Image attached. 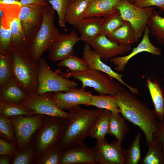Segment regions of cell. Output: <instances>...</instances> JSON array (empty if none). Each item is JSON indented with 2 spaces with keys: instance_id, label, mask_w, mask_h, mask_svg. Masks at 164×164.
<instances>
[{
  "instance_id": "obj_38",
  "label": "cell",
  "mask_w": 164,
  "mask_h": 164,
  "mask_svg": "<svg viewBox=\"0 0 164 164\" xmlns=\"http://www.w3.org/2000/svg\"><path fill=\"white\" fill-rule=\"evenodd\" d=\"M11 32L10 29H5L0 25V53H9L11 49Z\"/></svg>"
},
{
  "instance_id": "obj_35",
  "label": "cell",
  "mask_w": 164,
  "mask_h": 164,
  "mask_svg": "<svg viewBox=\"0 0 164 164\" xmlns=\"http://www.w3.org/2000/svg\"><path fill=\"white\" fill-rule=\"evenodd\" d=\"M9 53H0V87L7 83L13 77Z\"/></svg>"
},
{
  "instance_id": "obj_8",
  "label": "cell",
  "mask_w": 164,
  "mask_h": 164,
  "mask_svg": "<svg viewBox=\"0 0 164 164\" xmlns=\"http://www.w3.org/2000/svg\"><path fill=\"white\" fill-rule=\"evenodd\" d=\"M115 9L119 11L123 19L132 25L138 41L144 32L148 20L155 8H140L128 0H120Z\"/></svg>"
},
{
  "instance_id": "obj_4",
  "label": "cell",
  "mask_w": 164,
  "mask_h": 164,
  "mask_svg": "<svg viewBox=\"0 0 164 164\" xmlns=\"http://www.w3.org/2000/svg\"><path fill=\"white\" fill-rule=\"evenodd\" d=\"M55 10L49 4L46 6L42 25L27 46L29 56L33 60L38 61L49 51L61 33L54 23Z\"/></svg>"
},
{
  "instance_id": "obj_7",
  "label": "cell",
  "mask_w": 164,
  "mask_h": 164,
  "mask_svg": "<svg viewBox=\"0 0 164 164\" xmlns=\"http://www.w3.org/2000/svg\"><path fill=\"white\" fill-rule=\"evenodd\" d=\"M38 61L39 72L37 94L67 92L77 87L78 84L76 81L63 77L56 70L53 71L47 63L41 57Z\"/></svg>"
},
{
  "instance_id": "obj_45",
  "label": "cell",
  "mask_w": 164,
  "mask_h": 164,
  "mask_svg": "<svg viewBox=\"0 0 164 164\" xmlns=\"http://www.w3.org/2000/svg\"><path fill=\"white\" fill-rule=\"evenodd\" d=\"M0 4H18L21 5L19 0H0Z\"/></svg>"
},
{
  "instance_id": "obj_32",
  "label": "cell",
  "mask_w": 164,
  "mask_h": 164,
  "mask_svg": "<svg viewBox=\"0 0 164 164\" xmlns=\"http://www.w3.org/2000/svg\"><path fill=\"white\" fill-rule=\"evenodd\" d=\"M149 149L141 162L142 164H164V158L161 146L152 142L148 145Z\"/></svg>"
},
{
  "instance_id": "obj_21",
  "label": "cell",
  "mask_w": 164,
  "mask_h": 164,
  "mask_svg": "<svg viewBox=\"0 0 164 164\" xmlns=\"http://www.w3.org/2000/svg\"><path fill=\"white\" fill-rule=\"evenodd\" d=\"M28 95L20 87L13 77L7 83L0 87V101L21 103Z\"/></svg>"
},
{
  "instance_id": "obj_28",
  "label": "cell",
  "mask_w": 164,
  "mask_h": 164,
  "mask_svg": "<svg viewBox=\"0 0 164 164\" xmlns=\"http://www.w3.org/2000/svg\"><path fill=\"white\" fill-rule=\"evenodd\" d=\"M111 112L104 109L95 121L90 132V136L97 141L105 139L108 134L109 118Z\"/></svg>"
},
{
  "instance_id": "obj_6",
  "label": "cell",
  "mask_w": 164,
  "mask_h": 164,
  "mask_svg": "<svg viewBox=\"0 0 164 164\" xmlns=\"http://www.w3.org/2000/svg\"><path fill=\"white\" fill-rule=\"evenodd\" d=\"M21 5L0 4V25L10 29L11 46L29 56L27 43L19 18Z\"/></svg>"
},
{
  "instance_id": "obj_22",
  "label": "cell",
  "mask_w": 164,
  "mask_h": 164,
  "mask_svg": "<svg viewBox=\"0 0 164 164\" xmlns=\"http://www.w3.org/2000/svg\"><path fill=\"white\" fill-rule=\"evenodd\" d=\"M120 0H99L90 2L84 18L96 17H103L112 13Z\"/></svg>"
},
{
  "instance_id": "obj_30",
  "label": "cell",
  "mask_w": 164,
  "mask_h": 164,
  "mask_svg": "<svg viewBox=\"0 0 164 164\" xmlns=\"http://www.w3.org/2000/svg\"><path fill=\"white\" fill-rule=\"evenodd\" d=\"M86 106H94L97 108L108 110L112 113L120 114L115 98L113 96L109 95H93L91 101Z\"/></svg>"
},
{
  "instance_id": "obj_34",
  "label": "cell",
  "mask_w": 164,
  "mask_h": 164,
  "mask_svg": "<svg viewBox=\"0 0 164 164\" xmlns=\"http://www.w3.org/2000/svg\"><path fill=\"white\" fill-rule=\"evenodd\" d=\"M57 66L66 67L72 72L82 71L88 69L85 60L74 55L59 61Z\"/></svg>"
},
{
  "instance_id": "obj_3",
  "label": "cell",
  "mask_w": 164,
  "mask_h": 164,
  "mask_svg": "<svg viewBox=\"0 0 164 164\" xmlns=\"http://www.w3.org/2000/svg\"><path fill=\"white\" fill-rule=\"evenodd\" d=\"M13 76L28 95L36 94L39 83V64L29 56L11 47L9 53Z\"/></svg>"
},
{
  "instance_id": "obj_24",
  "label": "cell",
  "mask_w": 164,
  "mask_h": 164,
  "mask_svg": "<svg viewBox=\"0 0 164 164\" xmlns=\"http://www.w3.org/2000/svg\"><path fill=\"white\" fill-rule=\"evenodd\" d=\"M107 36L113 42L125 45L132 46L138 42L134 29L127 21Z\"/></svg>"
},
{
  "instance_id": "obj_29",
  "label": "cell",
  "mask_w": 164,
  "mask_h": 164,
  "mask_svg": "<svg viewBox=\"0 0 164 164\" xmlns=\"http://www.w3.org/2000/svg\"><path fill=\"white\" fill-rule=\"evenodd\" d=\"M103 18L100 35L106 36L121 27L125 22L117 9Z\"/></svg>"
},
{
  "instance_id": "obj_16",
  "label": "cell",
  "mask_w": 164,
  "mask_h": 164,
  "mask_svg": "<svg viewBox=\"0 0 164 164\" xmlns=\"http://www.w3.org/2000/svg\"><path fill=\"white\" fill-rule=\"evenodd\" d=\"M93 95L90 91L83 89H72L67 92H57L53 93L52 98L61 109L69 110L80 105H86L91 101Z\"/></svg>"
},
{
  "instance_id": "obj_51",
  "label": "cell",
  "mask_w": 164,
  "mask_h": 164,
  "mask_svg": "<svg viewBox=\"0 0 164 164\" xmlns=\"http://www.w3.org/2000/svg\"><path fill=\"white\" fill-rule=\"evenodd\" d=\"M46 0L47 1V0Z\"/></svg>"
},
{
  "instance_id": "obj_40",
  "label": "cell",
  "mask_w": 164,
  "mask_h": 164,
  "mask_svg": "<svg viewBox=\"0 0 164 164\" xmlns=\"http://www.w3.org/2000/svg\"><path fill=\"white\" fill-rule=\"evenodd\" d=\"M32 151L30 148H27L16 154L12 161V164H30L32 161Z\"/></svg>"
},
{
  "instance_id": "obj_33",
  "label": "cell",
  "mask_w": 164,
  "mask_h": 164,
  "mask_svg": "<svg viewBox=\"0 0 164 164\" xmlns=\"http://www.w3.org/2000/svg\"><path fill=\"white\" fill-rule=\"evenodd\" d=\"M141 133L138 132L129 147L125 150V164H138L139 162L141 157Z\"/></svg>"
},
{
  "instance_id": "obj_48",
  "label": "cell",
  "mask_w": 164,
  "mask_h": 164,
  "mask_svg": "<svg viewBox=\"0 0 164 164\" xmlns=\"http://www.w3.org/2000/svg\"><path fill=\"white\" fill-rule=\"evenodd\" d=\"M89 2H91V1H97L99 0H87Z\"/></svg>"
},
{
  "instance_id": "obj_41",
  "label": "cell",
  "mask_w": 164,
  "mask_h": 164,
  "mask_svg": "<svg viewBox=\"0 0 164 164\" xmlns=\"http://www.w3.org/2000/svg\"><path fill=\"white\" fill-rule=\"evenodd\" d=\"M133 4L142 8L156 6L164 12V0H135Z\"/></svg>"
},
{
  "instance_id": "obj_39",
  "label": "cell",
  "mask_w": 164,
  "mask_h": 164,
  "mask_svg": "<svg viewBox=\"0 0 164 164\" xmlns=\"http://www.w3.org/2000/svg\"><path fill=\"white\" fill-rule=\"evenodd\" d=\"M12 123L8 118L0 115V132L7 139L12 141L14 139Z\"/></svg>"
},
{
  "instance_id": "obj_15",
  "label": "cell",
  "mask_w": 164,
  "mask_h": 164,
  "mask_svg": "<svg viewBox=\"0 0 164 164\" xmlns=\"http://www.w3.org/2000/svg\"><path fill=\"white\" fill-rule=\"evenodd\" d=\"M83 57L88 69L104 73L125 86L132 93L138 94V89L132 87L124 81L122 79V75L115 72L110 66L105 63L101 60L99 55L93 49H91L90 45L86 44L84 46Z\"/></svg>"
},
{
  "instance_id": "obj_36",
  "label": "cell",
  "mask_w": 164,
  "mask_h": 164,
  "mask_svg": "<svg viewBox=\"0 0 164 164\" xmlns=\"http://www.w3.org/2000/svg\"><path fill=\"white\" fill-rule=\"evenodd\" d=\"M48 2L57 13L59 26L65 28L66 23L65 15L67 8L70 2V0H49Z\"/></svg>"
},
{
  "instance_id": "obj_42",
  "label": "cell",
  "mask_w": 164,
  "mask_h": 164,
  "mask_svg": "<svg viewBox=\"0 0 164 164\" xmlns=\"http://www.w3.org/2000/svg\"><path fill=\"white\" fill-rule=\"evenodd\" d=\"M153 142L159 144L161 147L164 158V119L159 122Z\"/></svg>"
},
{
  "instance_id": "obj_5",
  "label": "cell",
  "mask_w": 164,
  "mask_h": 164,
  "mask_svg": "<svg viewBox=\"0 0 164 164\" xmlns=\"http://www.w3.org/2000/svg\"><path fill=\"white\" fill-rule=\"evenodd\" d=\"M56 70L64 78H73L80 81L82 89L93 88L99 94L114 96L123 88L113 78L99 71L89 69L80 72H63L60 69Z\"/></svg>"
},
{
  "instance_id": "obj_20",
  "label": "cell",
  "mask_w": 164,
  "mask_h": 164,
  "mask_svg": "<svg viewBox=\"0 0 164 164\" xmlns=\"http://www.w3.org/2000/svg\"><path fill=\"white\" fill-rule=\"evenodd\" d=\"M103 17H92L83 18L75 26L80 34L81 41L90 43L100 35Z\"/></svg>"
},
{
  "instance_id": "obj_17",
  "label": "cell",
  "mask_w": 164,
  "mask_h": 164,
  "mask_svg": "<svg viewBox=\"0 0 164 164\" xmlns=\"http://www.w3.org/2000/svg\"><path fill=\"white\" fill-rule=\"evenodd\" d=\"M89 45L104 62L118 55L129 53L132 50L131 46L117 44L104 35H99Z\"/></svg>"
},
{
  "instance_id": "obj_27",
  "label": "cell",
  "mask_w": 164,
  "mask_h": 164,
  "mask_svg": "<svg viewBox=\"0 0 164 164\" xmlns=\"http://www.w3.org/2000/svg\"><path fill=\"white\" fill-rule=\"evenodd\" d=\"M161 11L155 9L147 22L149 32L156 39L157 43L164 45V17L161 15Z\"/></svg>"
},
{
  "instance_id": "obj_31",
  "label": "cell",
  "mask_w": 164,
  "mask_h": 164,
  "mask_svg": "<svg viewBox=\"0 0 164 164\" xmlns=\"http://www.w3.org/2000/svg\"><path fill=\"white\" fill-rule=\"evenodd\" d=\"M0 113V115L7 118L33 114L31 110L22 103H7L1 101Z\"/></svg>"
},
{
  "instance_id": "obj_18",
  "label": "cell",
  "mask_w": 164,
  "mask_h": 164,
  "mask_svg": "<svg viewBox=\"0 0 164 164\" xmlns=\"http://www.w3.org/2000/svg\"><path fill=\"white\" fill-rule=\"evenodd\" d=\"M149 31L147 26L144 32L143 37L141 42L128 55L121 56H116L113 58L111 61L115 66V69L118 72L123 71L129 60L134 56L140 53L146 52L156 56H160L161 50L154 46L151 42L149 37Z\"/></svg>"
},
{
  "instance_id": "obj_14",
  "label": "cell",
  "mask_w": 164,
  "mask_h": 164,
  "mask_svg": "<svg viewBox=\"0 0 164 164\" xmlns=\"http://www.w3.org/2000/svg\"><path fill=\"white\" fill-rule=\"evenodd\" d=\"M81 41L75 30L70 33L61 34L49 50L48 57L51 61H60L74 55V47Z\"/></svg>"
},
{
  "instance_id": "obj_1",
  "label": "cell",
  "mask_w": 164,
  "mask_h": 164,
  "mask_svg": "<svg viewBox=\"0 0 164 164\" xmlns=\"http://www.w3.org/2000/svg\"><path fill=\"white\" fill-rule=\"evenodd\" d=\"M121 114L126 119L137 126L143 132L147 145L153 142L159 122L154 111L124 88L113 96Z\"/></svg>"
},
{
  "instance_id": "obj_43",
  "label": "cell",
  "mask_w": 164,
  "mask_h": 164,
  "mask_svg": "<svg viewBox=\"0 0 164 164\" xmlns=\"http://www.w3.org/2000/svg\"><path fill=\"white\" fill-rule=\"evenodd\" d=\"M15 148L11 143L0 139V155L11 156L15 152Z\"/></svg>"
},
{
  "instance_id": "obj_37",
  "label": "cell",
  "mask_w": 164,
  "mask_h": 164,
  "mask_svg": "<svg viewBox=\"0 0 164 164\" xmlns=\"http://www.w3.org/2000/svg\"><path fill=\"white\" fill-rule=\"evenodd\" d=\"M62 151L57 144L50 148L41 158L40 163L60 164Z\"/></svg>"
},
{
  "instance_id": "obj_47",
  "label": "cell",
  "mask_w": 164,
  "mask_h": 164,
  "mask_svg": "<svg viewBox=\"0 0 164 164\" xmlns=\"http://www.w3.org/2000/svg\"><path fill=\"white\" fill-rule=\"evenodd\" d=\"M128 1L129 2H131V3H133L135 0H128Z\"/></svg>"
},
{
  "instance_id": "obj_12",
  "label": "cell",
  "mask_w": 164,
  "mask_h": 164,
  "mask_svg": "<svg viewBox=\"0 0 164 164\" xmlns=\"http://www.w3.org/2000/svg\"><path fill=\"white\" fill-rule=\"evenodd\" d=\"M17 116L11 117L15 130L18 146L25 147L30 141L35 132L42 125L43 115L33 116Z\"/></svg>"
},
{
  "instance_id": "obj_46",
  "label": "cell",
  "mask_w": 164,
  "mask_h": 164,
  "mask_svg": "<svg viewBox=\"0 0 164 164\" xmlns=\"http://www.w3.org/2000/svg\"><path fill=\"white\" fill-rule=\"evenodd\" d=\"M6 155H2L0 158V164H8L10 162V158Z\"/></svg>"
},
{
  "instance_id": "obj_10",
  "label": "cell",
  "mask_w": 164,
  "mask_h": 164,
  "mask_svg": "<svg viewBox=\"0 0 164 164\" xmlns=\"http://www.w3.org/2000/svg\"><path fill=\"white\" fill-rule=\"evenodd\" d=\"M46 5L36 4L21 5L19 18L27 46L42 25L44 9Z\"/></svg>"
},
{
  "instance_id": "obj_11",
  "label": "cell",
  "mask_w": 164,
  "mask_h": 164,
  "mask_svg": "<svg viewBox=\"0 0 164 164\" xmlns=\"http://www.w3.org/2000/svg\"><path fill=\"white\" fill-rule=\"evenodd\" d=\"M92 149L97 163L125 164V150L117 140L111 143L108 142L106 138L97 141Z\"/></svg>"
},
{
  "instance_id": "obj_13",
  "label": "cell",
  "mask_w": 164,
  "mask_h": 164,
  "mask_svg": "<svg viewBox=\"0 0 164 164\" xmlns=\"http://www.w3.org/2000/svg\"><path fill=\"white\" fill-rule=\"evenodd\" d=\"M66 119L53 117L45 124L39 135L37 149L40 153L56 144L63 133Z\"/></svg>"
},
{
  "instance_id": "obj_26",
  "label": "cell",
  "mask_w": 164,
  "mask_h": 164,
  "mask_svg": "<svg viewBox=\"0 0 164 164\" xmlns=\"http://www.w3.org/2000/svg\"><path fill=\"white\" fill-rule=\"evenodd\" d=\"M89 2L87 0H76L70 2L66 12V23L75 27L84 18V14Z\"/></svg>"
},
{
  "instance_id": "obj_49",
  "label": "cell",
  "mask_w": 164,
  "mask_h": 164,
  "mask_svg": "<svg viewBox=\"0 0 164 164\" xmlns=\"http://www.w3.org/2000/svg\"><path fill=\"white\" fill-rule=\"evenodd\" d=\"M162 80H163V81L164 82V72L163 74V77H162Z\"/></svg>"
},
{
  "instance_id": "obj_44",
  "label": "cell",
  "mask_w": 164,
  "mask_h": 164,
  "mask_svg": "<svg viewBox=\"0 0 164 164\" xmlns=\"http://www.w3.org/2000/svg\"><path fill=\"white\" fill-rule=\"evenodd\" d=\"M21 5L36 4L46 5H49L46 0H19Z\"/></svg>"
},
{
  "instance_id": "obj_25",
  "label": "cell",
  "mask_w": 164,
  "mask_h": 164,
  "mask_svg": "<svg viewBox=\"0 0 164 164\" xmlns=\"http://www.w3.org/2000/svg\"><path fill=\"white\" fill-rule=\"evenodd\" d=\"M119 113H111L110 115L108 134L114 135L117 141L121 143L128 133L129 128L125 123V118Z\"/></svg>"
},
{
  "instance_id": "obj_23",
  "label": "cell",
  "mask_w": 164,
  "mask_h": 164,
  "mask_svg": "<svg viewBox=\"0 0 164 164\" xmlns=\"http://www.w3.org/2000/svg\"><path fill=\"white\" fill-rule=\"evenodd\" d=\"M146 83L154 104V111L157 120L162 121L164 119V94L162 90L155 80L148 78Z\"/></svg>"
},
{
  "instance_id": "obj_19",
  "label": "cell",
  "mask_w": 164,
  "mask_h": 164,
  "mask_svg": "<svg viewBox=\"0 0 164 164\" xmlns=\"http://www.w3.org/2000/svg\"><path fill=\"white\" fill-rule=\"evenodd\" d=\"M92 149L84 143L61 152L60 164H97Z\"/></svg>"
},
{
  "instance_id": "obj_50",
  "label": "cell",
  "mask_w": 164,
  "mask_h": 164,
  "mask_svg": "<svg viewBox=\"0 0 164 164\" xmlns=\"http://www.w3.org/2000/svg\"><path fill=\"white\" fill-rule=\"evenodd\" d=\"M75 0H70V2H73Z\"/></svg>"
},
{
  "instance_id": "obj_9",
  "label": "cell",
  "mask_w": 164,
  "mask_h": 164,
  "mask_svg": "<svg viewBox=\"0 0 164 164\" xmlns=\"http://www.w3.org/2000/svg\"><path fill=\"white\" fill-rule=\"evenodd\" d=\"M52 92L28 96L21 103L31 110L33 114H45L52 117L67 118L69 113L59 108L52 97Z\"/></svg>"
},
{
  "instance_id": "obj_2",
  "label": "cell",
  "mask_w": 164,
  "mask_h": 164,
  "mask_svg": "<svg viewBox=\"0 0 164 164\" xmlns=\"http://www.w3.org/2000/svg\"><path fill=\"white\" fill-rule=\"evenodd\" d=\"M103 109H85L79 105L70 109L63 133L57 144L61 150L84 143Z\"/></svg>"
}]
</instances>
